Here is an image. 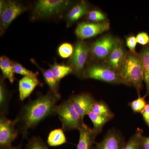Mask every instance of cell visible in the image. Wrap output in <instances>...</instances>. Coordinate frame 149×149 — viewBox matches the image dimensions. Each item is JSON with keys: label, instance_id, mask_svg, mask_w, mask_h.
I'll return each mask as SVG.
<instances>
[{"label": "cell", "instance_id": "cell-1", "mask_svg": "<svg viewBox=\"0 0 149 149\" xmlns=\"http://www.w3.org/2000/svg\"><path fill=\"white\" fill-rule=\"evenodd\" d=\"M61 96L49 91L39 95L22 107L15 119L22 139H27L29 131L47 117L56 115V109Z\"/></svg>", "mask_w": 149, "mask_h": 149}, {"label": "cell", "instance_id": "cell-2", "mask_svg": "<svg viewBox=\"0 0 149 149\" xmlns=\"http://www.w3.org/2000/svg\"><path fill=\"white\" fill-rule=\"evenodd\" d=\"M118 73L128 86H133L140 95L143 89V70L139 53L128 50Z\"/></svg>", "mask_w": 149, "mask_h": 149}, {"label": "cell", "instance_id": "cell-3", "mask_svg": "<svg viewBox=\"0 0 149 149\" xmlns=\"http://www.w3.org/2000/svg\"><path fill=\"white\" fill-rule=\"evenodd\" d=\"M83 79L100 80L105 83L127 85L118 72L104 63L91 62L86 65Z\"/></svg>", "mask_w": 149, "mask_h": 149}, {"label": "cell", "instance_id": "cell-4", "mask_svg": "<svg viewBox=\"0 0 149 149\" xmlns=\"http://www.w3.org/2000/svg\"><path fill=\"white\" fill-rule=\"evenodd\" d=\"M74 5L68 0H40L34 8L32 18H46L63 13Z\"/></svg>", "mask_w": 149, "mask_h": 149}, {"label": "cell", "instance_id": "cell-5", "mask_svg": "<svg viewBox=\"0 0 149 149\" xmlns=\"http://www.w3.org/2000/svg\"><path fill=\"white\" fill-rule=\"evenodd\" d=\"M56 113L58 115L61 123V128L64 132L78 130L84 123L69 99L57 105Z\"/></svg>", "mask_w": 149, "mask_h": 149}, {"label": "cell", "instance_id": "cell-6", "mask_svg": "<svg viewBox=\"0 0 149 149\" xmlns=\"http://www.w3.org/2000/svg\"><path fill=\"white\" fill-rule=\"evenodd\" d=\"M117 37L111 34H105L90 45L91 62L105 63L115 45Z\"/></svg>", "mask_w": 149, "mask_h": 149}, {"label": "cell", "instance_id": "cell-7", "mask_svg": "<svg viewBox=\"0 0 149 149\" xmlns=\"http://www.w3.org/2000/svg\"><path fill=\"white\" fill-rule=\"evenodd\" d=\"M90 57V46L83 40H78L74 44V50L69 58L68 65L72 67L73 74L83 79V73Z\"/></svg>", "mask_w": 149, "mask_h": 149}, {"label": "cell", "instance_id": "cell-8", "mask_svg": "<svg viewBox=\"0 0 149 149\" xmlns=\"http://www.w3.org/2000/svg\"><path fill=\"white\" fill-rule=\"evenodd\" d=\"M15 119L10 120L5 115L0 114V149L12 145L19 131Z\"/></svg>", "mask_w": 149, "mask_h": 149}, {"label": "cell", "instance_id": "cell-9", "mask_svg": "<svg viewBox=\"0 0 149 149\" xmlns=\"http://www.w3.org/2000/svg\"><path fill=\"white\" fill-rule=\"evenodd\" d=\"M110 27L109 21L101 23L84 22L77 25L75 34L79 40L84 41L102 34L109 30Z\"/></svg>", "mask_w": 149, "mask_h": 149}, {"label": "cell", "instance_id": "cell-10", "mask_svg": "<svg viewBox=\"0 0 149 149\" xmlns=\"http://www.w3.org/2000/svg\"><path fill=\"white\" fill-rule=\"evenodd\" d=\"M26 7L21 3L16 1H8L7 5L5 10L0 16L1 35H2L4 33L13 20L26 11Z\"/></svg>", "mask_w": 149, "mask_h": 149}, {"label": "cell", "instance_id": "cell-11", "mask_svg": "<svg viewBox=\"0 0 149 149\" xmlns=\"http://www.w3.org/2000/svg\"><path fill=\"white\" fill-rule=\"evenodd\" d=\"M126 142L120 131L112 128L100 142L96 143L93 149H123Z\"/></svg>", "mask_w": 149, "mask_h": 149}, {"label": "cell", "instance_id": "cell-12", "mask_svg": "<svg viewBox=\"0 0 149 149\" xmlns=\"http://www.w3.org/2000/svg\"><path fill=\"white\" fill-rule=\"evenodd\" d=\"M68 99L83 121L85 116L92 111L93 105L96 102L91 94L86 93L73 95Z\"/></svg>", "mask_w": 149, "mask_h": 149}, {"label": "cell", "instance_id": "cell-13", "mask_svg": "<svg viewBox=\"0 0 149 149\" xmlns=\"http://www.w3.org/2000/svg\"><path fill=\"white\" fill-rule=\"evenodd\" d=\"M128 51L124 43L117 37L116 42L107 58L105 64L118 72L126 56Z\"/></svg>", "mask_w": 149, "mask_h": 149}, {"label": "cell", "instance_id": "cell-14", "mask_svg": "<svg viewBox=\"0 0 149 149\" xmlns=\"http://www.w3.org/2000/svg\"><path fill=\"white\" fill-rule=\"evenodd\" d=\"M80 133L77 149H93L96 139L99 134L84 123L78 130Z\"/></svg>", "mask_w": 149, "mask_h": 149}, {"label": "cell", "instance_id": "cell-15", "mask_svg": "<svg viewBox=\"0 0 149 149\" xmlns=\"http://www.w3.org/2000/svg\"><path fill=\"white\" fill-rule=\"evenodd\" d=\"M91 10V6L88 2L81 1L75 3L67 14V26L69 27L83 16L87 15Z\"/></svg>", "mask_w": 149, "mask_h": 149}, {"label": "cell", "instance_id": "cell-16", "mask_svg": "<svg viewBox=\"0 0 149 149\" xmlns=\"http://www.w3.org/2000/svg\"><path fill=\"white\" fill-rule=\"evenodd\" d=\"M37 86H42L43 84L37 77L24 76L19 82V99L21 101L30 96Z\"/></svg>", "mask_w": 149, "mask_h": 149}, {"label": "cell", "instance_id": "cell-17", "mask_svg": "<svg viewBox=\"0 0 149 149\" xmlns=\"http://www.w3.org/2000/svg\"><path fill=\"white\" fill-rule=\"evenodd\" d=\"M31 61L32 63L38 68L42 73L44 80L49 88V91L55 95L61 96L58 93L59 86L60 82L54 76L53 73L50 69H45L40 67L36 62L34 59H31Z\"/></svg>", "mask_w": 149, "mask_h": 149}, {"label": "cell", "instance_id": "cell-18", "mask_svg": "<svg viewBox=\"0 0 149 149\" xmlns=\"http://www.w3.org/2000/svg\"><path fill=\"white\" fill-rule=\"evenodd\" d=\"M0 68L2 73L3 78L7 79L10 83H13L15 79L13 62L6 56H2L0 58Z\"/></svg>", "mask_w": 149, "mask_h": 149}, {"label": "cell", "instance_id": "cell-19", "mask_svg": "<svg viewBox=\"0 0 149 149\" xmlns=\"http://www.w3.org/2000/svg\"><path fill=\"white\" fill-rule=\"evenodd\" d=\"M139 55L141 57L143 70V79L146 87L147 95H149V44L141 49Z\"/></svg>", "mask_w": 149, "mask_h": 149}, {"label": "cell", "instance_id": "cell-20", "mask_svg": "<svg viewBox=\"0 0 149 149\" xmlns=\"http://www.w3.org/2000/svg\"><path fill=\"white\" fill-rule=\"evenodd\" d=\"M67 142L64 130L57 128L52 130L48 135L47 143L49 146L56 147L61 146Z\"/></svg>", "mask_w": 149, "mask_h": 149}, {"label": "cell", "instance_id": "cell-21", "mask_svg": "<svg viewBox=\"0 0 149 149\" xmlns=\"http://www.w3.org/2000/svg\"><path fill=\"white\" fill-rule=\"evenodd\" d=\"M49 67V69L59 82H60L61 80L67 75L73 74V69L68 65L59 64L54 62L53 64L50 65Z\"/></svg>", "mask_w": 149, "mask_h": 149}, {"label": "cell", "instance_id": "cell-22", "mask_svg": "<svg viewBox=\"0 0 149 149\" xmlns=\"http://www.w3.org/2000/svg\"><path fill=\"white\" fill-rule=\"evenodd\" d=\"M3 78H1L0 82V114L6 116L8 113L10 95L4 83Z\"/></svg>", "mask_w": 149, "mask_h": 149}, {"label": "cell", "instance_id": "cell-23", "mask_svg": "<svg viewBox=\"0 0 149 149\" xmlns=\"http://www.w3.org/2000/svg\"><path fill=\"white\" fill-rule=\"evenodd\" d=\"M87 116L93 123V129L99 133L101 132L104 125L112 119L111 118L96 114L92 111L90 112Z\"/></svg>", "mask_w": 149, "mask_h": 149}, {"label": "cell", "instance_id": "cell-24", "mask_svg": "<svg viewBox=\"0 0 149 149\" xmlns=\"http://www.w3.org/2000/svg\"><path fill=\"white\" fill-rule=\"evenodd\" d=\"M143 130L137 128L135 133L126 142L123 149H143L141 146V141L143 135Z\"/></svg>", "mask_w": 149, "mask_h": 149}, {"label": "cell", "instance_id": "cell-25", "mask_svg": "<svg viewBox=\"0 0 149 149\" xmlns=\"http://www.w3.org/2000/svg\"><path fill=\"white\" fill-rule=\"evenodd\" d=\"M92 111L96 114L111 118L113 119L115 114L110 109L108 105L103 101H96L93 105Z\"/></svg>", "mask_w": 149, "mask_h": 149}, {"label": "cell", "instance_id": "cell-26", "mask_svg": "<svg viewBox=\"0 0 149 149\" xmlns=\"http://www.w3.org/2000/svg\"><path fill=\"white\" fill-rule=\"evenodd\" d=\"M86 17L88 20L90 22L101 23L109 21L107 15L102 10L97 9L89 11Z\"/></svg>", "mask_w": 149, "mask_h": 149}, {"label": "cell", "instance_id": "cell-27", "mask_svg": "<svg viewBox=\"0 0 149 149\" xmlns=\"http://www.w3.org/2000/svg\"><path fill=\"white\" fill-rule=\"evenodd\" d=\"M148 96L146 94L145 95L141 96L139 95L138 98L128 103L133 112L136 113H141L143 111L147 103L146 98Z\"/></svg>", "mask_w": 149, "mask_h": 149}, {"label": "cell", "instance_id": "cell-28", "mask_svg": "<svg viewBox=\"0 0 149 149\" xmlns=\"http://www.w3.org/2000/svg\"><path fill=\"white\" fill-rule=\"evenodd\" d=\"M24 149H49L42 139L39 136H33L29 139Z\"/></svg>", "mask_w": 149, "mask_h": 149}, {"label": "cell", "instance_id": "cell-29", "mask_svg": "<svg viewBox=\"0 0 149 149\" xmlns=\"http://www.w3.org/2000/svg\"><path fill=\"white\" fill-rule=\"evenodd\" d=\"M74 47L69 43H63L59 46L58 53L59 56L63 58L70 57L73 53Z\"/></svg>", "mask_w": 149, "mask_h": 149}, {"label": "cell", "instance_id": "cell-30", "mask_svg": "<svg viewBox=\"0 0 149 149\" xmlns=\"http://www.w3.org/2000/svg\"><path fill=\"white\" fill-rule=\"evenodd\" d=\"M13 64L15 73L24 75V76L37 77L38 72H34L27 69L17 62H14Z\"/></svg>", "mask_w": 149, "mask_h": 149}, {"label": "cell", "instance_id": "cell-31", "mask_svg": "<svg viewBox=\"0 0 149 149\" xmlns=\"http://www.w3.org/2000/svg\"><path fill=\"white\" fill-rule=\"evenodd\" d=\"M126 45L129 49V51L136 52V48L137 42L136 36L134 35H130L126 37Z\"/></svg>", "mask_w": 149, "mask_h": 149}, {"label": "cell", "instance_id": "cell-32", "mask_svg": "<svg viewBox=\"0 0 149 149\" xmlns=\"http://www.w3.org/2000/svg\"><path fill=\"white\" fill-rule=\"evenodd\" d=\"M136 38L137 43H139L143 47L149 44V35L146 32H140L136 36Z\"/></svg>", "mask_w": 149, "mask_h": 149}, {"label": "cell", "instance_id": "cell-33", "mask_svg": "<svg viewBox=\"0 0 149 149\" xmlns=\"http://www.w3.org/2000/svg\"><path fill=\"white\" fill-rule=\"evenodd\" d=\"M141 113L145 123L149 128V101Z\"/></svg>", "mask_w": 149, "mask_h": 149}, {"label": "cell", "instance_id": "cell-34", "mask_svg": "<svg viewBox=\"0 0 149 149\" xmlns=\"http://www.w3.org/2000/svg\"><path fill=\"white\" fill-rule=\"evenodd\" d=\"M141 146L143 149H149V136H143L141 141Z\"/></svg>", "mask_w": 149, "mask_h": 149}, {"label": "cell", "instance_id": "cell-35", "mask_svg": "<svg viewBox=\"0 0 149 149\" xmlns=\"http://www.w3.org/2000/svg\"><path fill=\"white\" fill-rule=\"evenodd\" d=\"M8 1L1 0L0 1V16L2 15L3 13L5 10L7 5Z\"/></svg>", "mask_w": 149, "mask_h": 149}, {"label": "cell", "instance_id": "cell-36", "mask_svg": "<svg viewBox=\"0 0 149 149\" xmlns=\"http://www.w3.org/2000/svg\"><path fill=\"white\" fill-rule=\"evenodd\" d=\"M3 149H22V144H19V145L16 146H14L12 145V146L6 147V148Z\"/></svg>", "mask_w": 149, "mask_h": 149}]
</instances>
